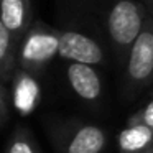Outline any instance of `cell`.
I'll return each instance as SVG.
<instances>
[{
  "label": "cell",
  "mask_w": 153,
  "mask_h": 153,
  "mask_svg": "<svg viewBox=\"0 0 153 153\" xmlns=\"http://www.w3.org/2000/svg\"><path fill=\"white\" fill-rule=\"evenodd\" d=\"M33 22L31 0H0V23L20 43Z\"/></svg>",
  "instance_id": "obj_7"
},
{
  "label": "cell",
  "mask_w": 153,
  "mask_h": 153,
  "mask_svg": "<svg viewBox=\"0 0 153 153\" xmlns=\"http://www.w3.org/2000/svg\"><path fill=\"white\" fill-rule=\"evenodd\" d=\"M10 84L13 109L20 112L22 115L31 114L41 99V89L40 84L36 82V76L23 69H18Z\"/></svg>",
  "instance_id": "obj_8"
},
{
  "label": "cell",
  "mask_w": 153,
  "mask_h": 153,
  "mask_svg": "<svg viewBox=\"0 0 153 153\" xmlns=\"http://www.w3.org/2000/svg\"><path fill=\"white\" fill-rule=\"evenodd\" d=\"M20 54V41L0 23V82L10 84L13 81L17 71Z\"/></svg>",
  "instance_id": "obj_10"
},
{
  "label": "cell",
  "mask_w": 153,
  "mask_h": 153,
  "mask_svg": "<svg viewBox=\"0 0 153 153\" xmlns=\"http://www.w3.org/2000/svg\"><path fill=\"white\" fill-rule=\"evenodd\" d=\"M119 153H143L153 148V128L142 123H125L115 137Z\"/></svg>",
  "instance_id": "obj_9"
},
{
  "label": "cell",
  "mask_w": 153,
  "mask_h": 153,
  "mask_svg": "<svg viewBox=\"0 0 153 153\" xmlns=\"http://www.w3.org/2000/svg\"><path fill=\"white\" fill-rule=\"evenodd\" d=\"M13 110V100H12V91L8 84L0 82V125L2 128L8 125Z\"/></svg>",
  "instance_id": "obj_12"
},
{
  "label": "cell",
  "mask_w": 153,
  "mask_h": 153,
  "mask_svg": "<svg viewBox=\"0 0 153 153\" xmlns=\"http://www.w3.org/2000/svg\"><path fill=\"white\" fill-rule=\"evenodd\" d=\"M153 84V17L146 18L123 66L122 97L135 100Z\"/></svg>",
  "instance_id": "obj_2"
},
{
  "label": "cell",
  "mask_w": 153,
  "mask_h": 153,
  "mask_svg": "<svg viewBox=\"0 0 153 153\" xmlns=\"http://www.w3.org/2000/svg\"><path fill=\"white\" fill-rule=\"evenodd\" d=\"M152 96H153V92H152Z\"/></svg>",
  "instance_id": "obj_16"
},
{
  "label": "cell",
  "mask_w": 153,
  "mask_h": 153,
  "mask_svg": "<svg viewBox=\"0 0 153 153\" xmlns=\"http://www.w3.org/2000/svg\"><path fill=\"white\" fill-rule=\"evenodd\" d=\"M58 58L68 63L97 64L104 63V48L94 36L77 30H59V54Z\"/></svg>",
  "instance_id": "obj_5"
},
{
  "label": "cell",
  "mask_w": 153,
  "mask_h": 153,
  "mask_svg": "<svg viewBox=\"0 0 153 153\" xmlns=\"http://www.w3.org/2000/svg\"><path fill=\"white\" fill-rule=\"evenodd\" d=\"M143 5H145L146 12L150 13V17H153V0H140Z\"/></svg>",
  "instance_id": "obj_14"
},
{
  "label": "cell",
  "mask_w": 153,
  "mask_h": 153,
  "mask_svg": "<svg viewBox=\"0 0 153 153\" xmlns=\"http://www.w3.org/2000/svg\"><path fill=\"white\" fill-rule=\"evenodd\" d=\"M59 54V30L43 20H35L20 43V69L40 76Z\"/></svg>",
  "instance_id": "obj_4"
},
{
  "label": "cell",
  "mask_w": 153,
  "mask_h": 153,
  "mask_svg": "<svg viewBox=\"0 0 153 153\" xmlns=\"http://www.w3.org/2000/svg\"><path fill=\"white\" fill-rule=\"evenodd\" d=\"M48 133L56 153H102L107 145V133L97 123L77 119L54 120Z\"/></svg>",
  "instance_id": "obj_3"
},
{
  "label": "cell",
  "mask_w": 153,
  "mask_h": 153,
  "mask_svg": "<svg viewBox=\"0 0 153 153\" xmlns=\"http://www.w3.org/2000/svg\"><path fill=\"white\" fill-rule=\"evenodd\" d=\"M127 123H142V125L153 128V96L150 97V100L143 107L130 114L128 119H127Z\"/></svg>",
  "instance_id": "obj_13"
},
{
  "label": "cell",
  "mask_w": 153,
  "mask_h": 153,
  "mask_svg": "<svg viewBox=\"0 0 153 153\" xmlns=\"http://www.w3.org/2000/svg\"><path fill=\"white\" fill-rule=\"evenodd\" d=\"M66 79L71 91L87 104H97L102 97V79L94 66L68 63Z\"/></svg>",
  "instance_id": "obj_6"
},
{
  "label": "cell",
  "mask_w": 153,
  "mask_h": 153,
  "mask_svg": "<svg viewBox=\"0 0 153 153\" xmlns=\"http://www.w3.org/2000/svg\"><path fill=\"white\" fill-rule=\"evenodd\" d=\"M4 153H41V150L31 130L22 123H17L7 140Z\"/></svg>",
  "instance_id": "obj_11"
},
{
  "label": "cell",
  "mask_w": 153,
  "mask_h": 153,
  "mask_svg": "<svg viewBox=\"0 0 153 153\" xmlns=\"http://www.w3.org/2000/svg\"><path fill=\"white\" fill-rule=\"evenodd\" d=\"M102 12L114 56L120 66H125L130 50L150 13L140 0H104Z\"/></svg>",
  "instance_id": "obj_1"
},
{
  "label": "cell",
  "mask_w": 153,
  "mask_h": 153,
  "mask_svg": "<svg viewBox=\"0 0 153 153\" xmlns=\"http://www.w3.org/2000/svg\"><path fill=\"white\" fill-rule=\"evenodd\" d=\"M143 153H153V148H152V150H148V152H143Z\"/></svg>",
  "instance_id": "obj_15"
}]
</instances>
